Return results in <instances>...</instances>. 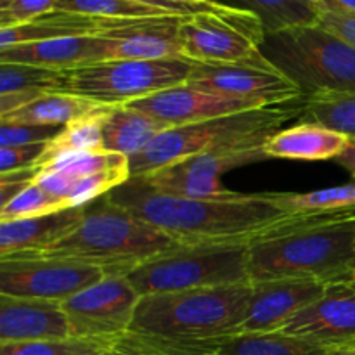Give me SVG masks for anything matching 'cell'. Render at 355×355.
Returning <instances> with one entry per match:
<instances>
[{
	"mask_svg": "<svg viewBox=\"0 0 355 355\" xmlns=\"http://www.w3.org/2000/svg\"><path fill=\"white\" fill-rule=\"evenodd\" d=\"M304 101V99H302ZM263 106L227 114L201 123L166 128L151 144L132 156L130 177H144L159 168L201 153H253L262 151L266 142L281 130L286 121L304 111V103L288 106Z\"/></svg>",
	"mask_w": 355,
	"mask_h": 355,
	"instance_id": "cell-4",
	"label": "cell"
},
{
	"mask_svg": "<svg viewBox=\"0 0 355 355\" xmlns=\"http://www.w3.org/2000/svg\"><path fill=\"white\" fill-rule=\"evenodd\" d=\"M177 2H189V3H208V2H215V0H177Z\"/></svg>",
	"mask_w": 355,
	"mask_h": 355,
	"instance_id": "cell-45",
	"label": "cell"
},
{
	"mask_svg": "<svg viewBox=\"0 0 355 355\" xmlns=\"http://www.w3.org/2000/svg\"><path fill=\"white\" fill-rule=\"evenodd\" d=\"M250 246L245 243H198L146 260L125 272L141 297L252 283Z\"/></svg>",
	"mask_w": 355,
	"mask_h": 355,
	"instance_id": "cell-7",
	"label": "cell"
},
{
	"mask_svg": "<svg viewBox=\"0 0 355 355\" xmlns=\"http://www.w3.org/2000/svg\"><path fill=\"white\" fill-rule=\"evenodd\" d=\"M319 23L355 47V14L322 10L319 12Z\"/></svg>",
	"mask_w": 355,
	"mask_h": 355,
	"instance_id": "cell-40",
	"label": "cell"
},
{
	"mask_svg": "<svg viewBox=\"0 0 355 355\" xmlns=\"http://www.w3.org/2000/svg\"><path fill=\"white\" fill-rule=\"evenodd\" d=\"M270 198L286 214L355 210V179L349 184L311 193H270Z\"/></svg>",
	"mask_w": 355,
	"mask_h": 355,
	"instance_id": "cell-28",
	"label": "cell"
},
{
	"mask_svg": "<svg viewBox=\"0 0 355 355\" xmlns=\"http://www.w3.org/2000/svg\"><path fill=\"white\" fill-rule=\"evenodd\" d=\"M186 83L218 96L253 101L262 106L302 99L297 85L272 68L262 54L241 62H194Z\"/></svg>",
	"mask_w": 355,
	"mask_h": 355,
	"instance_id": "cell-12",
	"label": "cell"
},
{
	"mask_svg": "<svg viewBox=\"0 0 355 355\" xmlns=\"http://www.w3.org/2000/svg\"><path fill=\"white\" fill-rule=\"evenodd\" d=\"M231 6L255 14L262 21L266 33L319 21V7L314 0H231Z\"/></svg>",
	"mask_w": 355,
	"mask_h": 355,
	"instance_id": "cell-27",
	"label": "cell"
},
{
	"mask_svg": "<svg viewBox=\"0 0 355 355\" xmlns=\"http://www.w3.org/2000/svg\"><path fill=\"white\" fill-rule=\"evenodd\" d=\"M113 106H101L92 113L78 118L73 123L66 125L58 137L47 142L44 155L38 158L35 168H40L45 163L54 159L55 156L66 153H85V151H104L103 149V128L104 120ZM38 173V172H37Z\"/></svg>",
	"mask_w": 355,
	"mask_h": 355,
	"instance_id": "cell-26",
	"label": "cell"
},
{
	"mask_svg": "<svg viewBox=\"0 0 355 355\" xmlns=\"http://www.w3.org/2000/svg\"><path fill=\"white\" fill-rule=\"evenodd\" d=\"M55 10L78 12L87 16L110 17V19H142V17L175 16L168 10L132 2V0H59Z\"/></svg>",
	"mask_w": 355,
	"mask_h": 355,
	"instance_id": "cell-30",
	"label": "cell"
},
{
	"mask_svg": "<svg viewBox=\"0 0 355 355\" xmlns=\"http://www.w3.org/2000/svg\"><path fill=\"white\" fill-rule=\"evenodd\" d=\"M166 125L156 118L134 110L128 104L113 106L104 120L103 149L116 155L132 156L144 151L153 139L166 130Z\"/></svg>",
	"mask_w": 355,
	"mask_h": 355,
	"instance_id": "cell-23",
	"label": "cell"
},
{
	"mask_svg": "<svg viewBox=\"0 0 355 355\" xmlns=\"http://www.w3.org/2000/svg\"><path fill=\"white\" fill-rule=\"evenodd\" d=\"M99 355H186L180 352L170 340L155 336L123 333L107 340L106 347Z\"/></svg>",
	"mask_w": 355,
	"mask_h": 355,
	"instance_id": "cell-35",
	"label": "cell"
},
{
	"mask_svg": "<svg viewBox=\"0 0 355 355\" xmlns=\"http://www.w3.org/2000/svg\"><path fill=\"white\" fill-rule=\"evenodd\" d=\"M336 162H338V165H342L355 179V139H350L342 155L336 158Z\"/></svg>",
	"mask_w": 355,
	"mask_h": 355,
	"instance_id": "cell-43",
	"label": "cell"
},
{
	"mask_svg": "<svg viewBox=\"0 0 355 355\" xmlns=\"http://www.w3.org/2000/svg\"><path fill=\"white\" fill-rule=\"evenodd\" d=\"M179 246L182 245L177 239L101 198L97 205L87 207L82 224L61 241L38 252L12 257L73 260L103 267L107 274H125L132 267Z\"/></svg>",
	"mask_w": 355,
	"mask_h": 355,
	"instance_id": "cell-3",
	"label": "cell"
},
{
	"mask_svg": "<svg viewBox=\"0 0 355 355\" xmlns=\"http://www.w3.org/2000/svg\"><path fill=\"white\" fill-rule=\"evenodd\" d=\"M58 3L59 0H0V28L31 23L55 10Z\"/></svg>",
	"mask_w": 355,
	"mask_h": 355,
	"instance_id": "cell-36",
	"label": "cell"
},
{
	"mask_svg": "<svg viewBox=\"0 0 355 355\" xmlns=\"http://www.w3.org/2000/svg\"><path fill=\"white\" fill-rule=\"evenodd\" d=\"M260 54L302 99L355 96V47L319 21L266 33Z\"/></svg>",
	"mask_w": 355,
	"mask_h": 355,
	"instance_id": "cell-6",
	"label": "cell"
},
{
	"mask_svg": "<svg viewBox=\"0 0 355 355\" xmlns=\"http://www.w3.org/2000/svg\"><path fill=\"white\" fill-rule=\"evenodd\" d=\"M141 295L125 274H106L61 302L75 338H114L130 329Z\"/></svg>",
	"mask_w": 355,
	"mask_h": 355,
	"instance_id": "cell-11",
	"label": "cell"
},
{
	"mask_svg": "<svg viewBox=\"0 0 355 355\" xmlns=\"http://www.w3.org/2000/svg\"><path fill=\"white\" fill-rule=\"evenodd\" d=\"M279 333L329 350L355 345V274L326 286V293L284 322Z\"/></svg>",
	"mask_w": 355,
	"mask_h": 355,
	"instance_id": "cell-13",
	"label": "cell"
},
{
	"mask_svg": "<svg viewBox=\"0 0 355 355\" xmlns=\"http://www.w3.org/2000/svg\"><path fill=\"white\" fill-rule=\"evenodd\" d=\"M121 19L87 16L78 12L52 10L31 23L19 26L0 28V51L14 45L55 40L68 37H103L113 30Z\"/></svg>",
	"mask_w": 355,
	"mask_h": 355,
	"instance_id": "cell-21",
	"label": "cell"
},
{
	"mask_svg": "<svg viewBox=\"0 0 355 355\" xmlns=\"http://www.w3.org/2000/svg\"><path fill=\"white\" fill-rule=\"evenodd\" d=\"M85 208H68L44 217L0 222V259L44 250L75 231L85 218Z\"/></svg>",
	"mask_w": 355,
	"mask_h": 355,
	"instance_id": "cell-20",
	"label": "cell"
},
{
	"mask_svg": "<svg viewBox=\"0 0 355 355\" xmlns=\"http://www.w3.org/2000/svg\"><path fill=\"white\" fill-rule=\"evenodd\" d=\"M350 139L324 125L304 121L276 132L263 146L267 158L324 162L336 159Z\"/></svg>",
	"mask_w": 355,
	"mask_h": 355,
	"instance_id": "cell-22",
	"label": "cell"
},
{
	"mask_svg": "<svg viewBox=\"0 0 355 355\" xmlns=\"http://www.w3.org/2000/svg\"><path fill=\"white\" fill-rule=\"evenodd\" d=\"M107 340L66 338L45 340V342L0 343V355H99L106 347Z\"/></svg>",
	"mask_w": 355,
	"mask_h": 355,
	"instance_id": "cell-32",
	"label": "cell"
},
{
	"mask_svg": "<svg viewBox=\"0 0 355 355\" xmlns=\"http://www.w3.org/2000/svg\"><path fill=\"white\" fill-rule=\"evenodd\" d=\"M64 127H47V125H28L0 121V149L17 148V146L51 142L58 137Z\"/></svg>",
	"mask_w": 355,
	"mask_h": 355,
	"instance_id": "cell-37",
	"label": "cell"
},
{
	"mask_svg": "<svg viewBox=\"0 0 355 355\" xmlns=\"http://www.w3.org/2000/svg\"><path fill=\"white\" fill-rule=\"evenodd\" d=\"M128 106L156 118L168 128L201 123V121L215 120L227 114L263 107L262 104L253 103V101L218 96V94L196 89L189 83L159 90L144 99L134 101Z\"/></svg>",
	"mask_w": 355,
	"mask_h": 355,
	"instance_id": "cell-14",
	"label": "cell"
},
{
	"mask_svg": "<svg viewBox=\"0 0 355 355\" xmlns=\"http://www.w3.org/2000/svg\"><path fill=\"white\" fill-rule=\"evenodd\" d=\"M329 355H355V345L345 347V349H335L329 352Z\"/></svg>",
	"mask_w": 355,
	"mask_h": 355,
	"instance_id": "cell-44",
	"label": "cell"
},
{
	"mask_svg": "<svg viewBox=\"0 0 355 355\" xmlns=\"http://www.w3.org/2000/svg\"><path fill=\"white\" fill-rule=\"evenodd\" d=\"M75 338L61 302L0 295V343Z\"/></svg>",
	"mask_w": 355,
	"mask_h": 355,
	"instance_id": "cell-16",
	"label": "cell"
},
{
	"mask_svg": "<svg viewBox=\"0 0 355 355\" xmlns=\"http://www.w3.org/2000/svg\"><path fill=\"white\" fill-rule=\"evenodd\" d=\"M101 104L85 97L75 96L68 92H45L38 99L21 110L12 111L0 116V121L9 123H28V125H47V127H66L78 118L92 113Z\"/></svg>",
	"mask_w": 355,
	"mask_h": 355,
	"instance_id": "cell-24",
	"label": "cell"
},
{
	"mask_svg": "<svg viewBox=\"0 0 355 355\" xmlns=\"http://www.w3.org/2000/svg\"><path fill=\"white\" fill-rule=\"evenodd\" d=\"M45 148H47V142L17 146V148H2L0 149V173L31 168V166L37 165L38 158L44 155Z\"/></svg>",
	"mask_w": 355,
	"mask_h": 355,
	"instance_id": "cell-38",
	"label": "cell"
},
{
	"mask_svg": "<svg viewBox=\"0 0 355 355\" xmlns=\"http://www.w3.org/2000/svg\"><path fill=\"white\" fill-rule=\"evenodd\" d=\"M113 51L114 40L107 37H68L2 49L0 62H17L64 71L110 61L113 59Z\"/></svg>",
	"mask_w": 355,
	"mask_h": 355,
	"instance_id": "cell-17",
	"label": "cell"
},
{
	"mask_svg": "<svg viewBox=\"0 0 355 355\" xmlns=\"http://www.w3.org/2000/svg\"><path fill=\"white\" fill-rule=\"evenodd\" d=\"M142 179L156 191L173 194V196L191 198V200H208L220 201L232 200V198L241 196V193L227 189L220 179L214 177H205L200 173H194L191 170L184 168L180 163L159 168L156 172L144 175Z\"/></svg>",
	"mask_w": 355,
	"mask_h": 355,
	"instance_id": "cell-25",
	"label": "cell"
},
{
	"mask_svg": "<svg viewBox=\"0 0 355 355\" xmlns=\"http://www.w3.org/2000/svg\"><path fill=\"white\" fill-rule=\"evenodd\" d=\"M248 314L236 333H274L295 314L318 302L326 284L315 279L281 277L252 283Z\"/></svg>",
	"mask_w": 355,
	"mask_h": 355,
	"instance_id": "cell-15",
	"label": "cell"
},
{
	"mask_svg": "<svg viewBox=\"0 0 355 355\" xmlns=\"http://www.w3.org/2000/svg\"><path fill=\"white\" fill-rule=\"evenodd\" d=\"M319 7V12L322 10H333V12H347L355 14V0H314Z\"/></svg>",
	"mask_w": 355,
	"mask_h": 355,
	"instance_id": "cell-42",
	"label": "cell"
},
{
	"mask_svg": "<svg viewBox=\"0 0 355 355\" xmlns=\"http://www.w3.org/2000/svg\"><path fill=\"white\" fill-rule=\"evenodd\" d=\"M62 71L17 62H0V96L26 90L55 92L61 89Z\"/></svg>",
	"mask_w": 355,
	"mask_h": 355,
	"instance_id": "cell-29",
	"label": "cell"
},
{
	"mask_svg": "<svg viewBox=\"0 0 355 355\" xmlns=\"http://www.w3.org/2000/svg\"><path fill=\"white\" fill-rule=\"evenodd\" d=\"M250 281L300 277L326 286L355 274V210L302 211L250 243Z\"/></svg>",
	"mask_w": 355,
	"mask_h": 355,
	"instance_id": "cell-2",
	"label": "cell"
},
{
	"mask_svg": "<svg viewBox=\"0 0 355 355\" xmlns=\"http://www.w3.org/2000/svg\"><path fill=\"white\" fill-rule=\"evenodd\" d=\"M104 200L159 229L180 245H250L290 215L274 203L270 194H241L220 201L191 200L153 189L142 177L128 179L110 191Z\"/></svg>",
	"mask_w": 355,
	"mask_h": 355,
	"instance_id": "cell-1",
	"label": "cell"
},
{
	"mask_svg": "<svg viewBox=\"0 0 355 355\" xmlns=\"http://www.w3.org/2000/svg\"><path fill=\"white\" fill-rule=\"evenodd\" d=\"M302 113L307 121L324 125L349 139H355V96L304 99Z\"/></svg>",
	"mask_w": 355,
	"mask_h": 355,
	"instance_id": "cell-31",
	"label": "cell"
},
{
	"mask_svg": "<svg viewBox=\"0 0 355 355\" xmlns=\"http://www.w3.org/2000/svg\"><path fill=\"white\" fill-rule=\"evenodd\" d=\"M68 208L66 201L52 198L51 194L42 191L37 184L31 182L6 207L0 208V222L44 217V215L58 214V211L68 210Z\"/></svg>",
	"mask_w": 355,
	"mask_h": 355,
	"instance_id": "cell-33",
	"label": "cell"
},
{
	"mask_svg": "<svg viewBox=\"0 0 355 355\" xmlns=\"http://www.w3.org/2000/svg\"><path fill=\"white\" fill-rule=\"evenodd\" d=\"M266 28L255 14L218 2L180 19L182 55L193 62H241L260 54Z\"/></svg>",
	"mask_w": 355,
	"mask_h": 355,
	"instance_id": "cell-9",
	"label": "cell"
},
{
	"mask_svg": "<svg viewBox=\"0 0 355 355\" xmlns=\"http://www.w3.org/2000/svg\"><path fill=\"white\" fill-rule=\"evenodd\" d=\"M184 16L121 19L103 37L114 40L113 59H156L184 58L179 40V24Z\"/></svg>",
	"mask_w": 355,
	"mask_h": 355,
	"instance_id": "cell-18",
	"label": "cell"
},
{
	"mask_svg": "<svg viewBox=\"0 0 355 355\" xmlns=\"http://www.w3.org/2000/svg\"><path fill=\"white\" fill-rule=\"evenodd\" d=\"M194 62L186 58L110 59L64 69L59 92L75 94L101 106H123L187 82Z\"/></svg>",
	"mask_w": 355,
	"mask_h": 355,
	"instance_id": "cell-8",
	"label": "cell"
},
{
	"mask_svg": "<svg viewBox=\"0 0 355 355\" xmlns=\"http://www.w3.org/2000/svg\"><path fill=\"white\" fill-rule=\"evenodd\" d=\"M170 342L186 355H329L331 352L326 347L279 331L232 333L215 338Z\"/></svg>",
	"mask_w": 355,
	"mask_h": 355,
	"instance_id": "cell-19",
	"label": "cell"
},
{
	"mask_svg": "<svg viewBox=\"0 0 355 355\" xmlns=\"http://www.w3.org/2000/svg\"><path fill=\"white\" fill-rule=\"evenodd\" d=\"M103 267L58 259H0V295L64 302L106 276Z\"/></svg>",
	"mask_w": 355,
	"mask_h": 355,
	"instance_id": "cell-10",
	"label": "cell"
},
{
	"mask_svg": "<svg viewBox=\"0 0 355 355\" xmlns=\"http://www.w3.org/2000/svg\"><path fill=\"white\" fill-rule=\"evenodd\" d=\"M132 2L148 3V6L158 7V9H163V10H168V12L175 14V16H189V14L211 9V7H215L218 3L217 0H215V2H208V3H189V2H177V0H132Z\"/></svg>",
	"mask_w": 355,
	"mask_h": 355,
	"instance_id": "cell-41",
	"label": "cell"
},
{
	"mask_svg": "<svg viewBox=\"0 0 355 355\" xmlns=\"http://www.w3.org/2000/svg\"><path fill=\"white\" fill-rule=\"evenodd\" d=\"M252 283L141 297L128 331L165 340L232 335L248 314Z\"/></svg>",
	"mask_w": 355,
	"mask_h": 355,
	"instance_id": "cell-5",
	"label": "cell"
},
{
	"mask_svg": "<svg viewBox=\"0 0 355 355\" xmlns=\"http://www.w3.org/2000/svg\"><path fill=\"white\" fill-rule=\"evenodd\" d=\"M128 163V156L116 155L110 151H85V153H66V155L55 156L38 170H58L68 175L83 179L92 173L103 172V170L113 168ZM37 170V172H38Z\"/></svg>",
	"mask_w": 355,
	"mask_h": 355,
	"instance_id": "cell-34",
	"label": "cell"
},
{
	"mask_svg": "<svg viewBox=\"0 0 355 355\" xmlns=\"http://www.w3.org/2000/svg\"><path fill=\"white\" fill-rule=\"evenodd\" d=\"M33 182L37 184L42 191L51 194L52 198H58V200H62L68 203V198L71 196L78 179L73 175H68V173L64 172H58V170H38Z\"/></svg>",
	"mask_w": 355,
	"mask_h": 355,
	"instance_id": "cell-39",
	"label": "cell"
}]
</instances>
